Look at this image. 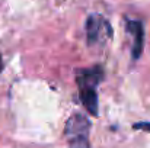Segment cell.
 <instances>
[{
    "label": "cell",
    "instance_id": "obj_1",
    "mask_svg": "<svg viewBox=\"0 0 150 148\" xmlns=\"http://www.w3.org/2000/svg\"><path fill=\"white\" fill-rule=\"evenodd\" d=\"M103 79V70L100 65H95L92 68H80L76 73V81L80 92V100L86 110L98 116L99 113V103H98V93L96 87Z\"/></svg>",
    "mask_w": 150,
    "mask_h": 148
},
{
    "label": "cell",
    "instance_id": "obj_2",
    "mask_svg": "<svg viewBox=\"0 0 150 148\" xmlns=\"http://www.w3.org/2000/svg\"><path fill=\"white\" fill-rule=\"evenodd\" d=\"M89 131H91L89 119L80 113H73L67 119L64 128V134L69 141V148H91Z\"/></svg>",
    "mask_w": 150,
    "mask_h": 148
},
{
    "label": "cell",
    "instance_id": "obj_3",
    "mask_svg": "<svg viewBox=\"0 0 150 148\" xmlns=\"http://www.w3.org/2000/svg\"><path fill=\"white\" fill-rule=\"evenodd\" d=\"M86 36L89 45L103 44L112 36V28L103 16L93 13L86 20Z\"/></svg>",
    "mask_w": 150,
    "mask_h": 148
},
{
    "label": "cell",
    "instance_id": "obj_4",
    "mask_svg": "<svg viewBox=\"0 0 150 148\" xmlns=\"http://www.w3.org/2000/svg\"><path fill=\"white\" fill-rule=\"evenodd\" d=\"M127 32L133 36V58L139 60L144 45V28L140 20H127L125 22Z\"/></svg>",
    "mask_w": 150,
    "mask_h": 148
},
{
    "label": "cell",
    "instance_id": "obj_5",
    "mask_svg": "<svg viewBox=\"0 0 150 148\" xmlns=\"http://www.w3.org/2000/svg\"><path fill=\"white\" fill-rule=\"evenodd\" d=\"M134 129H144V131H150V123L149 122H139V123H134L133 126Z\"/></svg>",
    "mask_w": 150,
    "mask_h": 148
},
{
    "label": "cell",
    "instance_id": "obj_6",
    "mask_svg": "<svg viewBox=\"0 0 150 148\" xmlns=\"http://www.w3.org/2000/svg\"><path fill=\"white\" fill-rule=\"evenodd\" d=\"M1 70H3V60H1V55H0V73H1Z\"/></svg>",
    "mask_w": 150,
    "mask_h": 148
}]
</instances>
